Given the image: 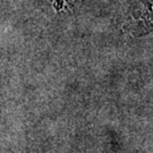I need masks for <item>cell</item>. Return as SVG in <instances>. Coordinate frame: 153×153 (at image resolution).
Instances as JSON below:
<instances>
[{
  "instance_id": "cell-1",
  "label": "cell",
  "mask_w": 153,
  "mask_h": 153,
  "mask_svg": "<svg viewBox=\"0 0 153 153\" xmlns=\"http://www.w3.org/2000/svg\"><path fill=\"white\" fill-rule=\"evenodd\" d=\"M127 30L134 34H143L153 31V0L150 1L141 16L127 23Z\"/></svg>"
}]
</instances>
